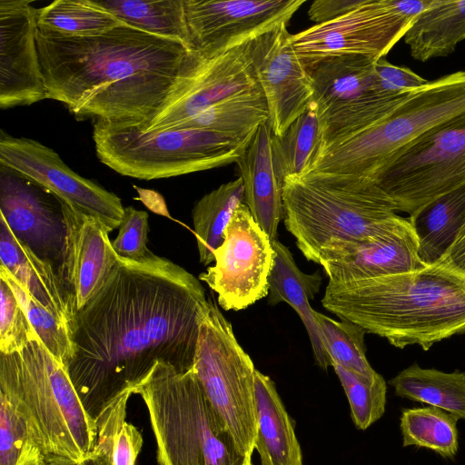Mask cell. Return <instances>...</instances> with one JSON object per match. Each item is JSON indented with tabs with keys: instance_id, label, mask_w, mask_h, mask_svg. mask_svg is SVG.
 Segmentation results:
<instances>
[{
	"instance_id": "9a60e30c",
	"label": "cell",
	"mask_w": 465,
	"mask_h": 465,
	"mask_svg": "<svg viewBox=\"0 0 465 465\" xmlns=\"http://www.w3.org/2000/svg\"><path fill=\"white\" fill-rule=\"evenodd\" d=\"M0 165L50 190L70 206L118 228L124 207L121 199L70 169L53 149L34 139L0 134Z\"/></svg>"
},
{
	"instance_id": "d6a6232c",
	"label": "cell",
	"mask_w": 465,
	"mask_h": 465,
	"mask_svg": "<svg viewBox=\"0 0 465 465\" xmlns=\"http://www.w3.org/2000/svg\"><path fill=\"white\" fill-rule=\"evenodd\" d=\"M123 25L95 0H55L37 12L38 30L65 37L99 35Z\"/></svg>"
},
{
	"instance_id": "bcb514c9",
	"label": "cell",
	"mask_w": 465,
	"mask_h": 465,
	"mask_svg": "<svg viewBox=\"0 0 465 465\" xmlns=\"http://www.w3.org/2000/svg\"><path fill=\"white\" fill-rule=\"evenodd\" d=\"M45 465H79L78 462L73 461L68 459L55 458V457H44Z\"/></svg>"
},
{
	"instance_id": "f1b7e54d",
	"label": "cell",
	"mask_w": 465,
	"mask_h": 465,
	"mask_svg": "<svg viewBox=\"0 0 465 465\" xmlns=\"http://www.w3.org/2000/svg\"><path fill=\"white\" fill-rule=\"evenodd\" d=\"M268 120L267 103L260 91L220 102L172 128L206 130L250 143L258 128Z\"/></svg>"
},
{
	"instance_id": "f546056e",
	"label": "cell",
	"mask_w": 465,
	"mask_h": 465,
	"mask_svg": "<svg viewBox=\"0 0 465 465\" xmlns=\"http://www.w3.org/2000/svg\"><path fill=\"white\" fill-rule=\"evenodd\" d=\"M322 145V127L316 106L312 102L282 136L272 137V162L282 184L287 177L306 174Z\"/></svg>"
},
{
	"instance_id": "3957f363",
	"label": "cell",
	"mask_w": 465,
	"mask_h": 465,
	"mask_svg": "<svg viewBox=\"0 0 465 465\" xmlns=\"http://www.w3.org/2000/svg\"><path fill=\"white\" fill-rule=\"evenodd\" d=\"M322 306L341 321L423 351L465 333V275L442 262L401 273L331 282Z\"/></svg>"
},
{
	"instance_id": "30bf717a",
	"label": "cell",
	"mask_w": 465,
	"mask_h": 465,
	"mask_svg": "<svg viewBox=\"0 0 465 465\" xmlns=\"http://www.w3.org/2000/svg\"><path fill=\"white\" fill-rule=\"evenodd\" d=\"M432 0H363L344 15L314 25L291 40L303 66L341 55L379 60L403 38L414 18Z\"/></svg>"
},
{
	"instance_id": "7402d4cb",
	"label": "cell",
	"mask_w": 465,
	"mask_h": 465,
	"mask_svg": "<svg viewBox=\"0 0 465 465\" xmlns=\"http://www.w3.org/2000/svg\"><path fill=\"white\" fill-rule=\"evenodd\" d=\"M0 261V266L73 332L77 310L66 283L51 263L17 239L1 214Z\"/></svg>"
},
{
	"instance_id": "7bdbcfd3",
	"label": "cell",
	"mask_w": 465,
	"mask_h": 465,
	"mask_svg": "<svg viewBox=\"0 0 465 465\" xmlns=\"http://www.w3.org/2000/svg\"><path fill=\"white\" fill-rule=\"evenodd\" d=\"M362 2L363 0H317L308 10L309 18L315 25L324 24L344 15Z\"/></svg>"
},
{
	"instance_id": "9c48e42d",
	"label": "cell",
	"mask_w": 465,
	"mask_h": 465,
	"mask_svg": "<svg viewBox=\"0 0 465 465\" xmlns=\"http://www.w3.org/2000/svg\"><path fill=\"white\" fill-rule=\"evenodd\" d=\"M200 325L193 370L205 395L252 461L258 430L256 369L213 297Z\"/></svg>"
},
{
	"instance_id": "6da1fadb",
	"label": "cell",
	"mask_w": 465,
	"mask_h": 465,
	"mask_svg": "<svg viewBox=\"0 0 465 465\" xmlns=\"http://www.w3.org/2000/svg\"><path fill=\"white\" fill-rule=\"evenodd\" d=\"M208 305L200 280L180 265L151 251L141 261L118 255L73 326L74 354L66 368L88 414L95 420L157 361L192 370Z\"/></svg>"
},
{
	"instance_id": "4316f807",
	"label": "cell",
	"mask_w": 465,
	"mask_h": 465,
	"mask_svg": "<svg viewBox=\"0 0 465 465\" xmlns=\"http://www.w3.org/2000/svg\"><path fill=\"white\" fill-rule=\"evenodd\" d=\"M418 240L421 262L442 259L465 224V184L449 192L408 217Z\"/></svg>"
},
{
	"instance_id": "ab89813d",
	"label": "cell",
	"mask_w": 465,
	"mask_h": 465,
	"mask_svg": "<svg viewBox=\"0 0 465 465\" xmlns=\"http://www.w3.org/2000/svg\"><path fill=\"white\" fill-rule=\"evenodd\" d=\"M116 238L112 242L115 252L124 258L141 261L150 250L148 242V213L133 206L124 207Z\"/></svg>"
},
{
	"instance_id": "b9f144b4",
	"label": "cell",
	"mask_w": 465,
	"mask_h": 465,
	"mask_svg": "<svg viewBox=\"0 0 465 465\" xmlns=\"http://www.w3.org/2000/svg\"><path fill=\"white\" fill-rule=\"evenodd\" d=\"M143 442L142 434L134 425L123 423L113 438L111 465H135Z\"/></svg>"
},
{
	"instance_id": "e0dca14e",
	"label": "cell",
	"mask_w": 465,
	"mask_h": 465,
	"mask_svg": "<svg viewBox=\"0 0 465 465\" xmlns=\"http://www.w3.org/2000/svg\"><path fill=\"white\" fill-rule=\"evenodd\" d=\"M306 0H183L189 51L213 53L288 23Z\"/></svg>"
},
{
	"instance_id": "836d02e7",
	"label": "cell",
	"mask_w": 465,
	"mask_h": 465,
	"mask_svg": "<svg viewBox=\"0 0 465 465\" xmlns=\"http://www.w3.org/2000/svg\"><path fill=\"white\" fill-rule=\"evenodd\" d=\"M458 419L437 407L405 409L400 428L402 445L430 449L452 459L459 450Z\"/></svg>"
},
{
	"instance_id": "ac0fdd59",
	"label": "cell",
	"mask_w": 465,
	"mask_h": 465,
	"mask_svg": "<svg viewBox=\"0 0 465 465\" xmlns=\"http://www.w3.org/2000/svg\"><path fill=\"white\" fill-rule=\"evenodd\" d=\"M0 214L17 239L51 263L65 282V226L60 198L35 181L0 165Z\"/></svg>"
},
{
	"instance_id": "74e56055",
	"label": "cell",
	"mask_w": 465,
	"mask_h": 465,
	"mask_svg": "<svg viewBox=\"0 0 465 465\" xmlns=\"http://www.w3.org/2000/svg\"><path fill=\"white\" fill-rule=\"evenodd\" d=\"M36 335L9 283L0 277V352L18 351Z\"/></svg>"
},
{
	"instance_id": "7c38bea8",
	"label": "cell",
	"mask_w": 465,
	"mask_h": 465,
	"mask_svg": "<svg viewBox=\"0 0 465 465\" xmlns=\"http://www.w3.org/2000/svg\"><path fill=\"white\" fill-rule=\"evenodd\" d=\"M377 186L412 215L465 184V115L426 135L382 173Z\"/></svg>"
},
{
	"instance_id": "e575fe53",
	"label": "cell",
	"mask_w": 465,
	"mask_h": 465,
	"mask_svg": "<svg viewBox=\"0 0 465 465\" xmlns=\"http://www.w3.org/2000/svg\"><path fill=\"white\" fill-rule=\"evenodd\" d=\"M315 319L331 367L338 364L366 377L377 372L367 360L364 343L367 332L361 327L350 322L336 321L319 312H316Z\"/></svg>"
},
{
	"instance_id": "5b68a950",
	"label": "cell",
	"mask_w": 465,
	"mask_h": 465,
	"mask_svg": "<svg viewBox=\"0 0 465 465\" xmlns=\"http://www.w3.org/2000/svg\"><path fill=\"white\" fill-rule=\"evenodd\" d=\"M465 115V70L411 92L380 120L323 145L307 173L379 176L426 135Z\"/></svg>"
},
{
	"instance_id": "52a82bcc",
	"label": "cell",
	"mask_w": 465,
	"mask_h": 465,
	"mask_svg": "<svg viewBox=\"0 0 465 465\" xmlns=\"http://www.w3.org/2000/svg\"><path fill=\"white\" fill-rule=\"evenodd\" d=\"M146 405L159 465H252L237 447L193 368L157 361L133 390Z\"/></svg>"
},
{
	"instance_id": "d4e9b609",
	"label": "cell",
	"mask_w": 465,
	"mask_h": 465,
	"mask_svg": "<svg viewBox=\"0 0 465 465\" xmlns=\"http://www.w3.org/2000/svg\"><path fill=\"white\" fill-rule=\"evenodd\" d=\"M258 430L255 450L261 465H302V454L294 422L288 414L274 382L255 372Z\"/></svg>"
},
{
	"instance_id": "4dcf8cb0",
	"label": "cell",
	"mask_w": 465,
	"mask_h": 465,
	"mask_svg": "<svg viewBox=\"0 0 465 465\" xmlns=\"http://www.w3.org/2000/svg\"><path fill=\"white\" fill-rule=\"evenodd\" d=\"M244 203L241 177L204 194L193 206L192 217L200 262L208 265L224 239V231L236 208Z\"/></svg>"
},
{
	"instance_id": "8d00e7d4",
	"label": "cell",
	"mask_w": 465,
	"mask_h": 465,
	"mask_svg": "<svg viewBox=\"0 0 465 465\" xmlns=\"http://www.w3.org/2000/svg\"><path fill=\"white\" fill-rule=\"evenodd\" d=\"M348 398L351 419L360 430H366L385 412L387 385L384 378L376 372L371 377L346 370L333 364Z\"/></svg>"
},
{
	"instance_id": "277c9868",
	"label": "cell",
	"mask_w": 465,
	"mask_h": 465,
	"mask_svg": "<svg viewBox=\"0 0 465 465\" xmlns=\"http://www.w3.org/2000/svg\"><path fill=\"white\" fill-rule=\"evenodd\" d=\"M0 393L23 419L44 457L79 463L93 453L95 420L84 409L66 366L38 335L18 351L0 352Z\"/></svg>"
},
{
	"instance_id": "d590c367",
	"label": "cell",
	"mask_w": 465,
	"mask_h": 465,
	"mask_svg": "<svg viewBox=\"0 0 465 465\" xmlns=\"http://www.w3.org/2000/svg\"><path fill=\"white\" fill-rule=\"evenodd\" d=\"M0 277L9 283L35 332L45 347L56 359L67 366L74 354L71 328L38 302L2 266H0Z\"/></svg>"
},
{
	"instance_id": "5bb4252c",
	"label": "cell",
	"mask_w": 465,
	"mask_h": 465,
	"mask_svg": "<svg viewBox=\"0 0 465 465\" xmlns=\"http://www.w3.org/2000/svg\"><path fill=\"white\" fill-rule=\"evenodd\" d=\"M272 241L242 203L214 252V264L199 275L217 294L225 311H240L269 294V276L274 260Z\"/></svg>"
},
{
	"instance_id": "4fadbf2b",
	"label": "cell",
	"mask_w": 465,
	"mask_h": 465,
	"mask_svg": "<svg viewBox=\"0 0 465 465\" xmlns=\"http://www.w3.org/2000/svg\"><path fill=\"white\" fill-rule=\"evenodd\" d=\"M251 40L213 53L188 51L163 103L143 130L169 129L220 102L262 91L251 61Z\"/></svg>"
},
{
	"instance_id": "ba28073f",
	"label": "cell",
	"mask_w": 465,
	"mask_h": 465,
	"mask_svg": "<svg viewBox=\"0 0 465 465\" xmlns=\"http://www.w3.org/2000/svg\"><path fill=\"white\" fill-rule=\"evenodd\" d=\"M93 140L101 163L116 173L153 180L236 163L251 143L200 129L143 130L134 122L94 120Z\"/></svg>"
},
{
	"instance_id": "cb8c5ba5",
	"label": "cell",
	"mask_w": 465,
	"mask_h": 465,
	"mask_svg": "<svg viewBox=\"0 0 465 465\" xmlns=\"http://www.w3.org/2000/svg\"><path fill=\"white\" fill-rule=\"evenodd\" d=\"M274 260L269 276V302L274 305L286 302L297 312L307 331L315 362L322 369L331 367L326 351L314 311L310 301L319 292L322 276L319 272L307 274L302 272L284 244L272 241Z\"/></svg>"
},
{
	"instance_id": "60d3db41",
	"label": "cell",
	"mask_w": 465,
	"mask_h": 465,
	"mask_svg": "<svg viewBox=\"0 0 465 465\" xmlns=\"http://www.w3.org/2000/svg\"><path fill=\"white\" fill-rule=\"evenodd\" d=\"M374 74L381 91L389 94H407L429 83L411 69L391 64L384 57L375 62Z\"/></svg>"
},
{
	"instance_id": "7a4b0ae2",
	"label": "cell",
	"mask_w": 465,
	"mask_h": 465,
	"mask_svg": "<svg viewBox=\"0 0 465 465\" xmlns=\"http://www.w3.org/2000/svg\"><path fill=\"white\" fill-rule=\"evenodd\" d=\"M46 99L82 120L134 122L145 129L163 103L188 49L128 25L65 37L37 28Z\"/></svg>"
},
{
	"instance_id": "d6986e66",
	"label": "cell",
	"mask_w": 465,
	"mask_h": 465,
	"mask_svg": "<svg viewBox=\"0 0 465 465\" xmlns=\"http://www.w3.org/2000/svg\"><path fill=\"white\" fill-rule=\"evenodd\" d=\"M37 12L29 0H0V107L46 99L37 47Z\"/></svg>"
},
{
	"instance_id": "ffe728a7",
	"label": "cell",
	"mask_w": 465,
	"mask_h": 465,
	"mask_svg": "<svg viewBox=\"0 0 465 465\" xmlns=\"http://www.w3.org/2000/svg\"><path fill=\"white\" fill-rule=\"evenodd\" d=\"M418 240L409 218L396 214L376 234L336 247L321 259L331 282H346L420 270Z\"/></svg>"
},
{
	"instance_id": "f6af8a7d",
	"label": "cell",
	"mask_w": 465,
	"mask_h": 465,
	"mask_svg": "<svg viewBox=\"0 0 465 465\" xmlns=\"http://www.w3.org/2000/svg\"><path fill=\"white\" fill-rule=\"evenodd\" d=\"M22 465H45V461L44 456L36 450Z\"/></svg>"
},
{
	"instance_id": "1f68e13d",
	"label": "cell",
	"mask_w": 465,
	"mask_h": 465,
	"mask_svg": "<svg viewBox=\"0 0 465 465\" xmlns=\"http://www.w3.org/2000/svg\"><path fill=\"white\" fill-rule=\"evenodd\" d=\"M97 3L123 23L180 42L190 50L183 0H109Z\"/></svg>"
},
{
	"instance_id": "ee69618b",
	"label": "cell",
	"mask_w": 465,
	"mask_h": 465,
	"mask_svg": "<svg viewBox=\"0 0 465 465\" xmlns=\"http://www.w3.org/2000/svg\"><path fill=\"white\" fill-rule=\"evenodd\" d=\"M79 465H111V461L106 455L93 452L88 458L79 462Z\"/></svg>"
},
{
	"instance_id": "484cf974",
	"label": "cell",
	"mask_w": 465,
	"mask_h": 465,
	"mask_svg": "<svg viewBox=\"0 0 465 465\" xmlns=\"http://www.w3.org/2000/svg\"><path fill=\"white\" fill-rule=\"evenodd\" d=\"M465 39V0H432L403 36L411 55L420 62L447 56Z\"/></svg>"
},
{
	"instance_id": "8992f818",
	"label": "cell",
	"mask_w": 465,
	"mask_h": 465,
	"mask_svg": "<svg viewBox=\"0 0 465 465\" xmlns=\"http://www.w3.org/2000/svg\"><path fill=\"white\" fill-rule=\"evenodd\" d=\"M282 201L286 230L304 257L318 264L327 252L376 234L397 214L375 183L351 175L287 177Z\"/></svg>"
},
{
	"instance_id": "2e32d148",
	"label": "cell",
	"mask_w": 465,
	"mask_h": 465,
	"mask_svg": "<svg viewBox=\"0 0 465 465\" xmlns=\"http://www.w3.org/2000/svg\"><path fill=\"white\" fill-rule=\"evenodd\" d=\"M288 23H279L250 41L257 82L265 97L268 123L276 137L312 104L313 89L307 69L292 43Z\"/></svg>"
},
{
	"instance_id": "8fae6325",
	"label": "cell",
	"mask_w": 465,
	"mask_h": 465,
	"mask_svg": "<svg viewBox=\"0 0 465 465\" xmlns=\"http://www.w3.org/2000/svg\"><path fill=\"white\" fill-rule=\"evenodd\" d=\"M376 61L361 55L333 56L307 70L313 89L312 103L322 127L323 145L380 120L411 93L381 92L374 74Z\"/></svg>"
},
{
	"instance_id": "44dd1931",
	"label": "cell",
	"mask_w": 465,
	"mask_h": 465,
	"mask_svg": "<svg viewBox=\"0 0 465 465\" xmlns=\"http://www.w3.org/2000/svg\"><path fill=\"white\" fill-rule=\"evenodd\" d=\"M60 200L65 226L64 275L79 311L102 288L118 254L109 239L112 230L108 226Z\"/></svg>"
},
{
	"instance_id": "603a6c76",
	"label": "cell",
	"mask_w": 465,
	"mask_h": 465,
	"mask_svg": "<svg viewBox=\"0 0 465 465\" xmlns=\"http://www.w3.org/2000/svg\"><path fill=\"white\" fill-rule=\"evenodd\" d=\"M272 137L269 123L262 124L236 163L243 183L244 203L255 222L274 241L284 210L282 184L272 162Z\"/></svg>"
},
{
	"instance_id": "7dc6e473",
	"label": "cell",
	"mask_w": 465,
	"mask_h": 465,
	"mask_svg": "<svg viewBox=\"0 0 465 465\" xmlns=\"http://www.w3.org/2000/svg\"><path fill=\"white\" fill-rule=\"evenodd\" d=\"M455 245L460 252L465 257V224L455 241Z\"/></svg>"
},
{
	"instance_id": "83f0119b",
	"label": "cell",
	"mask_w": 465,
	"mask_h": 465,
	"mask_svg": "<svg viewBox=\"0 0 465 465\" xmlns=\"http://www.w3.org/2000/svg\"><path fill=\"white\" fill-rule=\"evenodd\" d=\"M389 384L401 398L440 408L458 420L465 419V371L445 372L413 363Z\"/></svg>"
},
{
	"instance_id": "f35d334b",
	"label": "cell",
	"mask_w": 465,
	"mask_h": 465,
	"mask_svg": "<svg viewBox=\"0 0 465 465\" xmlns=\"http://www.w3.org/2000/svg\"><path fill=\"white\" fill-rule=\"evenodd\" d=\"M0 402V465H22L38 450L25 421L1 393Z\"/></svg>"
}]
</instances>
